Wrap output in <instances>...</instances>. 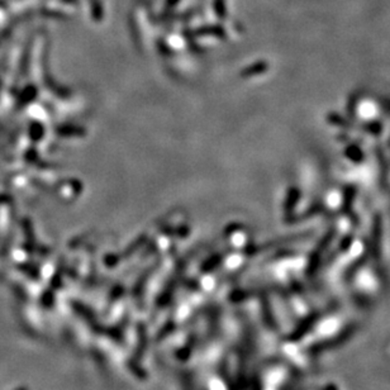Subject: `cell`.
<instances>
[{
    "label": "cell",
    "mask_w": 390,
    "mask_h": 390,
    "mask_svg": "<svg viewBox=\"0 0 390 390\" xmlns=\"http://www.w3.org/2000/svg\"><path fill=\"white\" fill-rule=\"evenodd\" d=\"M332 237H333V235H332V232H329L328 235H326V237L322 240V242L319 243L318 248H317L316 251L313 252L312 257H310V261H309V269H314L317 266V264H318L319 258H321V253L322 251L324 250V247H327L328 246V243L331 242Z\"/></svg>",
    "instance_id": "obj_1"
},
{
    "label": "cell",
    "mask_w": 390,
    "mask_h": 390,
    "mask_svg": "<svg viewBox=\"0 0 390 390\" xmlns=\"http://www.w3.org/2000/svg\"><path fill=\"white\" fill-rule=\"evenodd\" d=\"M380 233H381V219L380 217H376L375 222H374V243H375V247H380Z\"/></svg>",
    "instance_id": "obj_2"
},
{
    "label": "cell",
    "mask_w": 390,
    "mask_h": 390,
    "mask_svg": "<svg viewBox=\"0 0 390 390\" xmlns=\"http://www.w3.org/2000/svg\"><path fill=\"white\" fill-rule=\"evenodd\" d=\"M346 156L353 162H358L362 160V152H361L360 148L357 146H350L346 150Z\"/></svg>",
    "instance_id": "obj_3"
},
{
    "label": "cell",
    "mask_w": 390,
    "mask_h": 390,
    "mask_svg": "<svg viewBox=\"0 0 390 390\" xmlns=\"http://www.w3.org/2000/svg\"><path fill=\"white\" fill-rule=\"evenodd\" d=\"M353 198H355V188L347 187L346 190H345V198H344V209L345 211H349V209L351 208Z\"/></svg>",
    "instance_id": "obj_4"
},
{
    "label": "cell",
    "mask_w": 390,
    "mask_h": 390,
    "mask_svg": "<svg viewBox=\"0 0 390 390\" xmlns=\"http://www.w3.org/2000/svg\"><path fill=\"white\" fill-rule=\"evenodd\" d=\"M298 200H299V190L298 189H292L289 193V199H288L287 204L289 206V209H293L297 205Z\"/></svg>",
    "instance_id": "obj_5"
},
{
    "label": "cell",
    "mask_w": 390,
    "mask_h": 390,
    "mask_svg": "<svg viewBox=\"0 0 390 390\" xmlns=\"http://www.w3.org/2000/svg\"><path fill=\"white\" fill-rule=\"evenodd\" d=\"M328 120L332 123V124H337V125H342V127H351L350 124H347V122H345V119L341 116L336 113H331L328 116Z\"/></svg>",
    "instance_id": "obj_6"
},
{
    "label": "cell",
    "mask_w": 390,
    "mask_h": 390,
    "mask_svg": "<svg viewBox=\"0 0 390 390\" xmlns=\"http://www.w3.org/2000/svg\"><path fill=\"white\" fill-rule=\"evenodd\" d=\"M366 128H368V129H370V132H371V133H374V135H376V133H378L379 131L381 129V125L379 124L378 122H376V123H375V122H373V125H368V127H366Z\"/></svg>",
    "instance_id": "obj_7"
}]
</instances>
